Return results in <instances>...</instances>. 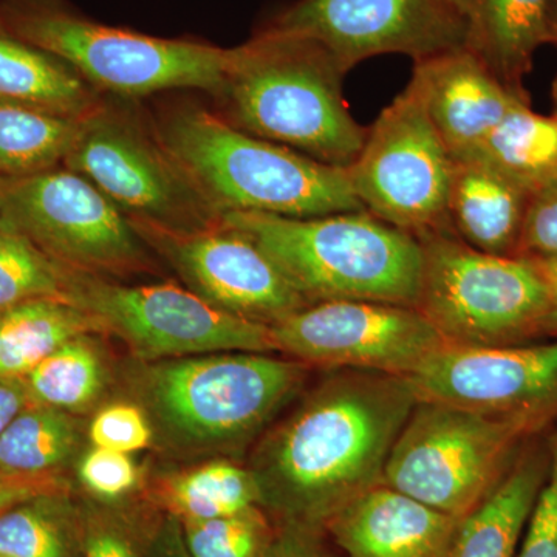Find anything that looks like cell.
I'll return each instance as SVG.
<instances>
[{
	"mask_svg": "<svg viewBox=\"0 0 557 557\" xmlns=\"http://www.w3.org/2000/svg\"><path fill=\"white\" fill-rule=\"evenodd\" d=\"M418 403L408 376L330 369L252 457L260 505L322 527L383 482L387 458Z\"/></svg>",
	"mask_w": 557,
	"mask_h": 557,
	"instance_id": "1",
	"label": "cell"
},
{
	"mask_svg": "<svg viewBox=\"0 0 557 557\" xmlns=\"http://www.w3.org/2000/svg\"><path fill=\"white\" fill-rule=\"evenodd\" d=\"M231 50L214 97L223 120L330 166L347 170L357 160L368 127L351 116L343 94L347 72L324 46L263 27Z\"/></svg>",
	"mask_w": 557,
	"mask_h": 557,
	"instance_id": "2",
	"label": "cell"
},
{
	"mask_svg": "<svg viewBox=\"0 0 557 557\" xmlns=\"http://www.w3.org/2000/svg\"><path fill=\"white\" fill-rule=\"evenodd\" d=\"M152 123L220 214L262 212L307 219L364 211L346 168L245 134L200 102H164Z\"/></svg>",
	"mask_w": 557,
	"mask_h": 557,
	"instance_id": "3",
	"label": "cell"
},
{
	"mask_svg": "<svg viewBox=\"0 0 557 557\" xmlns=\"http://www.w3.org/2000/svg\"><path fill=\"white\" fill-rule=\"evenodd\" d=\"M222 223L258 245L309 306L373 300L417 307L420 240L368 211L307 219L225 212Z\"/></svg>",
	"mask_w": 557,
	"mask_h": 557,
	"instance_id": "4",
	"label": "cell"
},
{
	"mask_svg": "<svg viewBox=\"0 0 557 557\" xmlns=\"http://www.w3.org/2000/svg\"><path fill=\"white\" fill-rule=\"evenodd\" d=\"M0 25L67 62L104 97L139 100L174 90L222 89L233 50L91 20L70 0H0Z\"/></svg>",
	"mask_w": 557,
	"mask_h": 557,
	"instance_id": "5",
	"label": "cell"
},
{
	"mask_svg": "<svg viewBox=\"0 0 557 557\" xmlns=\"http://www.w3.org/2000/svg\"><path fill=\"white\" fill-rule=\"evenodd\" d=\"M423 276L417 309L450 347H507L549 339V293L531 260L469 247L453 231L418 237Z\"/></svg>",
	"mask_w": 557,
	"mask_h": 557,
	"instance_id": "6",
	"label": "cell"
},
{
	"mask_svg": "<svg viewBox=\"0 0 557 557\" xmlns=\"http://www.w3.org/2000/svg\"><path fill=\"white\" fill-rule=\"evenodd\" d=\"M310 369L298 359L226 351L161 362L146 370L143 386L153 413L180 442L237 446L298 397Z\"/></svg>",
	"mask_w": 557,
	"mask_h": 557,
	"instance_id": "7",
	"label": "cell"
},
{
	"mask_svg": "<svg viewBox=\"0 0 557 557\" xmlns=\"http://www.w3.org/2000/svg\"><path fill=\"white\" fill-rule=\"evenodd\" d=\"M548 429L418 401L387 458L383 482L460 519L507 475L528 440Z\"/></svg>",
	"mask_w": 557,
	"mask_h": 557,
	"instance_id": "8",
	"label": "cell"
},
{
	"mask_svg": "<svg viewBox=\"0 0 557 557\" xmlns=\"http://www.w3.org/2000/svg\"><path fill=\"white\" fill-rule=\"evenodd\" d=\"M137 100L104 97L81 121L62 166L83 175L129 220L161 228H214L222 214L161 141Z\"/></svg>",
	"mask_w": 557,
	"mask_h": 557,
	"instance_id": "9",
	"label": "cell"
},
{
	"mask_svg": "<svg viewBox=\"0 0 557 557\" xmlns=\"http://www.w3.org/2000/svg\"><path fill=\"white\" fill-rule=\"evenodd\" d=\"M0 226L81 273L126 276L152 267L149 245L129 219L89 180L64 166L0 178Z\"/></svg>",
	"mask_w": 557,
	"mask_h": 557,
	"instance_id": "10",
	"label": "cell"
},
{
	"mask_svg": "<svg viewBox=\"0 0 557 557\" xmlns=\"http://www.w3.org/2000/svg\"><path fill=\"white\" fill-rule=\"evenodd\" d=\"M64 300L91 314L102 333L119 336L143 359L277 351L270 325L226 313L172 284L132 287L65 269Z\"/></svg>",
	"mask_w": 557,
	"mask_h": 557,
	"instance_id": "11",
	"label": "cell"
},
{
	"mask_svg": "<svg viewBox=\"0 0 557 557\" xmlns=\"http://www.w3.org/2000/svg\"><path fill=\"white\" fill-rule=\"evenodd\" d=\"M454 160L410 84L386 106L347 168L364 211L418 237L453 231Z\"/></svg>",
	"mask_w": 557,
	"mask_h": 557,
	"instance_id": "12",
	"label": "cell"
},
{
	"mask_svg": "<svg viewBox=\"0 0 557 557\" xmlns=\"http://www.w3.org/2000/svg\"><path fill=\"white\" fill-rule=\"evenodd\" d=\"M277 351L310 368L409 376L446 347L417 307L373 300L310 304L271 325Z\"/></svg>",
	"mask_w": 557,
	"mask_h": 557,
	"instance_id": "13",
	"label": "cell"
},
{
	"mask_svg": "<svg viewBox=\"0 0 557 557\" xmlns=\"http://www.w3.org/2000/svg\"><path fill=\"white\" fill-rule=\"evenodd\" d=\"M265 27L317 40L347 73L380 54L417 62L465 47L463 22L446 0H296Z\"/></svg>",
	"mask_w": 557,
	"mask_h": 557,
	"instance_id": "14",
	"label": "cell"
},
{
	"mask_svg": "<svg viewBox=\"0 0 557 557\" xmlns=\"http://www.w3.org/2000/svg\"><path fill=\"white\" fill-rule=\"evenodd\" d=\"M408 380L418 401L541 429L557 423V339L507 347L446 346Z\"/></svg>",
	"mask_w": 557,
	"mask_h": 557,
	"instance_id": "15",
	"label": "cell"
},
{
	"mask_svg": "<svg viewBox=\"0 0 557 557\" xmlns=\"http://www.w3.org/2000/svg\"><path fill=\"white\" fill-rule=\"evenodd\" d=\"M129 222L149 248L171 263L190 292L226 313L271 327L309 306L258 245L222 222L200 231Z\"/></svg>",
	"mask_w": 557,
	"mask_h": 557,
	"instance_id": "16",
	"label": "cell"
},
{
	"mask_svg": "<svg viewBox=\"0 0 557 557\" xmlns=\"http://www.w3.org/2000/svg\"><path fill=\"white\" fill-rule=\"evenodd\" d=\"M410 86L454 161L469 159L518 104L511 94L465 47L413 62Z\"/></svg>",
	"mask_w": 557,
	"mask_h": 557,
	"instance_id": "17",
	"label": "cell"
},
{
	"mask_svg": "<svg viewBox=\"0 0 557 557\" xmlns=\"http://www.w3.org/2000/svg\"><path fill=\"white\" fill-rule=\"evenodd\" d=\"M458 519L381 482L325 520L346 557H443Z\"/></svg>",
	"mask_w": 557,
	"mask_h": 557,
	"instance_id": "18",
	"label": "cell"
},
{
	"mask_svg": "<svg viewBox=\"0 0 557 557\" xmlns=\"http://www.w3.org/2000/svg\"><path fill=\"white\" fill-rule=\"evenodd\" d=\"M463 22L465 49L511 94L531 102L525 79L549 44L553 0H446Z\"/></svg>",
	"mask_w": 557,
	"mask_h": 557,
	"instance_id": "19",
	"label": "cell"
},
{
	"mask_svg": "<svg viewBox=\"0 0 557 557\" xmlns=\"http://www.w3.org/2000/svg\"><path fill=\"white\" fill-rule=\"evenodd\" d=\"M548 468L545 431L528 440L496 490L458 519L443 557H516Z\"/></svg>",
	"mask_w": 557,
	"mask_h": 557,
	"instance_id": "20",
	"label": "cell"
},
{
	"mask_svg": "<svg viewBox=\"0 0 557 557\" xmlns=\"http://www.w3.org/2000/svg\"><path fill=\"white\" fill-rule=\"evenodd\" d=\"M530 194L478 160L454 161L449 219L469 247L518 258Z\"/></svg>",
	"mask_w": 557,
	"mask_h": 557,
	"instance_id": "21",
	"label": "cell"
},
{
	"mask_svg": "<svg viewBox=\"0 0 557 557\" xmlns=\"http://www.w3.org/2000/svg\"><path fill=\"white\" fill-rule=\"evenodd\" d=\"M102 98L67 62L0 25V102L83 120Z\"/></svg>",
	"mask_w": 557,
	"mask_h": 557,
	"instance_id": "22",
	"label": "cell"
},
{
	"mask_svg": "<svg viewBox=\"0 0 557 557\" xmlns=\"http://www.w3.org/2000/svg\"><path fill=\"white\" fill-rule=\"evenodd\" d=\"M465 160L486 164L530 196L556 185L557 113L541 115L531 104L516 106Z\"/></svg>",
	"mask_w": 557,
	"mask_h": 557,
	"instance_id": "23",
	"label": "cell"
},
{
	"mask_svg": "<svg viewBox=\"0 0 557 557\" xmlns=\"http://www.w3.org/2000/svg\"><path fill=\"white\" fill-rule=\"evenodd\" d=\"M102 333L87 311L58 299H35L0 311V375L24 380L69 341Z\"/></svg>",
	"mask_w": 557,
	"mask_h": 557,
	"instance_id": "24",
	"label": "cell"
},
{
	"mask_svg": "<svg viewBox=\"0 0 557 557\" xmlns=\"http://www.w3.org/2000/svg\"><path fill=\"white\" fill-rule=\"evenodd\" d=\"M83 120L0 102V178L30 177L61 168Z\"/></svg>",
	"mask_w": 557,
	"mask_h": 557,
	"instance_id": "25",
	"label": "cell"
},
{
	"mask_svg": "<svg viewBox=\"0 0 557 557\" xmlns=\"http://www.w3.org/2000/svg\"><path fill=\"white\" fill-rule=\"evenodd\" d=\"M79 446L72 413L30 405L0 435V471L10 474H60Z\"/></svg>",
	"mask_w": 557,
	"mask_h": 557,
	"instance_id": "26",
	"label": "cell"
},
{
	"mask_svg": "<svg viewBox=\"0 0 557 557\" xmlns=\"http://www.w3.org/2000/svg\"><path fill=\"white\" fill-rule=\"evenodd\" d=\"M161 500L183 522L209 520L260 505V490L251 469L211 461L164 483Z\"/></svg>",
	"mask_w": 557,
	"mask_h": 557,
	"instance_id": "27",
	"label": "cell"
},
{
	"mask_svg": "<svg viewBox=\"0 0 557 557\" xmlns=\"http://www.w3.org/2000/svg\"><path fill=\"white\" fill-rule=\"evenodd\" d=\"M24 381L35 405L73 413L97 401L104 369L89 336H79L44 359Z\"/></svg>",
	"mask_w": 557,
	"mask_h": 557,
	"instance_id": "28",
	"label": "cell"
},
{
	"mask_svg": "<svg viewBox=\"0 0 557 557\" xmlns=\"http://www.w3.org/2000/svg\"><path fill=\"white\" fill-rule=\"evenodd\" d=\"M64 267L27 237L0 226V311L27 300H64Z\"/></svg>",
	"mask_w": 557,
	"mask_h": 557,
	"instance_id": "29",
	"label": "cell"
},
{
	"mask_svg": "<svg viewBox=\"0 0 557 557\" xmlns=\"http://www.w3.org/2000/svg\"><path fill=\"white\" fill-rule=\"evenodd\" d=\"M64 496L24 502L0 515V556L72 557L60 508Z\"/></svg>",
	"mask_w": 557,
	"mask_h": 557,
	"instance_id": "30",
	"label": "cell"
},
{
	"mask_svg": "<svg viewBox=\"0 0 557 557\" xmlns=\"http://www.w3.org/2000/svg\"><path fill=\"white\" fill-rule=\"evenodd\" d=\"M183 523L190 557H265L276 536L260 505L226 518Z\"/></svg>",
	"mask_w": 557,
	"mask_h": 557,
	"instance_id": "31",
	"label": "cell"
},
{
	"mask_svg": "<svg viewBox=\"0 0 557 557\" xmlns=\"http://www.w3.org/2000/svg\"><path fill=\"white\" fill-rule=\"evenodd\" d=\"M549 468L516 557H557V428L548 429Z\"/></svg>",
	"mask_w": 557,
	"mask_h": 557,
	"instance_id": "32",
	"label": "cell"
},
{
	"mask_svg": "<svg viewBox=\"0 0 557 557\" xmlns=\"http://www.w3.org/2000/svg\"><path fill=\"white\" fill-rule=\"evenodd\" d=\"M90 442L95 448L134 454L149 448L152 428L141 409L127 403L110 405L91 421Z\"/></svg>",
	"mask_w": 557,
	"mask_h": 557,
	"instance_id": "33",
	"label": "cell"
},
{
	"mask_svg": "<svg viewBox=\"0 0 557 557\" xmlns=\"http://www.w3.org/2000/svg\"><path fill=\"white\" fill-rule=\"evenodd\" d=\"M518 258L557 260V183L531 197Z\"/></svg>",
	"mask_w": 557,
	"mask_h": 557,
	"instance_id": "34",
	"label": "cell"
},
{
	"mask_svg": "<svg viewBox=\"0 0 557 557\" xmlns=\"http://www.w3.org/2000/svg\"><path fill=\"white\" fill-rule=\"evenodd\" d=\"M79 479L91 493L116 498L137 485L138 469L129 454L95 448L81 460Z\"/></svg>",
	"mask_w": 557,
	"mask_h": 557,
	"instance_id": "35",
	"label": "cell"
},
{
	"mask_svg": "<svg viewBox=\"0 0 557 557\" xmlns=\"http://www.w3.org/2000/svg\"><path fill=\"white\" fill-rule=\"evenodd\" d=\"M69 483L60 474L24 475L0 471V515L46 496H65Z\"/></svg>",
	"mask_w": 557,
	"mask_h": 557,
	"instance_id": "36",
	"label": "cell"
},
{
	"mask_svg": "<svg viewBox=\"0 0 557 557\" xmlns=\"http://www.w3.org/2000/svg\"><path fill=\"white\" fill-rule=\"evenodd\" d=\"M321 533L322 527L288 522L274 536L265 557H339Z\"/></svg>",
	"mask_w": 557,
	"mask_h": 557,
	"instance_id": "37",
	"label": "cell"
},
{
	"mask_svg": "<svg viewBox=\"0 0 557 557\" xmlns=\"http://www.w3.org/2000/svg\"><path fill=\"white\" fill-rule=\"evenodd\" d=\"M30 405L35 403L32 401L24 380L0 375V435Z\"/></svg>",
	"mask_w": 557,
	"mask_h": 557,
	"instance_id": "38",
	"label": "cell"
},
{
	"mask_svg": "<svg viewBox=\"0 0 557 557\" xmlns=\"http://www.w3.org/2000/svg\"><path fill=\"white\" fill-rule=\"evenodd\" d=\"M86 557H135V553L129 541L119 531L100 530L87 541Z\"/></svg>",
	"mask_w": 557,
	"mask_h": 557,
	"instance_id": "39",
	"label": "cell"
},
{
	"mask_svg": "<svg viewBox=\"0 0 557 557\" xmlns=\"http://www.w3.org/2000/svg\"><path fill=\"white\" fill-rule=\"evenodd\" d=\"M544 277L549 293V339H557V260H531Z\"/></svg>",
	"mask_w": 557,
	"mask_h": 557,
	"instance_id": "40",
	"label": "cell"
},
{
	"mask_svg": "<svg viewBox=\"0 0 557 557\" xmlns=\"http://www.w3.org/2000/svg\"><path fill=\"white\" fill-rule=\"evenodd\" d=\"M549 44L557 47V0H553L552 16H549Z\"/></svg>",
	"mask_w": 557,
	"mask_h": 557,
	"instance_id": "41",
	"label": "cell"
},
{
	"mask_svg": "<svg viewBox=\"0 0 557 557\" xmlns=\"http://www.w3.org/2000/svg\"><path fill=\"white\" fill-rule=\"evenodd\" d=\"M552 98H553V106H555V112L557 113V75H556L555 81H553Z\"/></svg>",
	"mask_w": 557,
	"mask_h": 557,
	"instance_id": "42",
	"label": "cell"
},
{
	"mask_svg": "<svg viewBox=\"0 0 557 557\" xmlns=\"http://www.w3.org/2000/svg\"><path fill=\"white\" fill-rule=\"evenodd\" d=\"M178 545H180L178 552H177V555H175V557H190L188 549L183 547V544H178Z\"/></svg>",
	"mask_w": 557,
	"mask_h": 557,
	"instance_id": "43",
	"label": "cell"
},
{
	"mask_svg": "<svg viewBox=\"0 0 557 557\" xmlns=\"http://www.w3.org/2000/svg\"><path fill=\"white\" fill-rule=\"evenodd\" d=\"M0 557H3V556H0Z\"/></svg>",
	"mask_w": 557,
	"mask_h": 557,
	"instance_id": "44",
	"label": "cell"
}]
</instances>
